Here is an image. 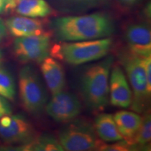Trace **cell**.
Listing matches in <instances>:
<instances>
[{
  "label": "cell",
  "mask_w": 151,
  "mask_h": 151,
  "mask_svg": "<svg viewBox=\"0 0 151 151\" xmlns=\"http://www.w3.org/2000/svg\"><path fill=\"white\" fill-rule=\"evenodd\" d=\"M7 28L2 20L0 18V41L3 40L6 37Z\"/></svg>",
  "instance_id": "obj_24"
},
{
  "label": "cell",
  "mask_w": 151,
  "mask_h": 151,
  "mask_svg": "<svg viewBox=\"0 0 151 151\" xmlns=\"http://www.w3.org/2000/svg\"><path fill=\"white\" fill-rule=\"evenodd\" d=\"M151 139V118L150 114L147 111L142 117V122L133 139V144L138 148H148Z\"/></svg>",
  "instance_id": "obj_18"
},
{
  "label": "cell",
  "mask_w": 151,
  "mask_h": 151,
  "mask_svg": "<svg viewBox=\"0 0 151 151\" xmlns=\"http://www.w3.org/2000/svg\"><path fill=\"white\" fill-rule=\"evenodd\" d=\"M113 117L118 131L124 140L134 145L133 139L142 122V117L139 113L128 111H118Z\"/></svg>",
  "instance_id": "obj_14"
},
{
  "label": "cell",
  "mask_w": 151,
  "mask_h": 151,
  "mask_svg": "<svg viewBox=\"0 0 151 151\" xmlns=\"http://www.w3.org/2000/svg\"><path fill=\"white\" fill-rule=\"evenodd\" d=\"M141 0H118L120 4L126 7H131L137 4Z\"/></svg>",
  "instance_id": "obj_25"
},
{
  "label": "cell",
  "mask_w": 151,
  "mask_h": 151,
  "mask_svg": "<svg viewBox=\"0 0 151 151\" xmlns=\"http://www.w3.org/2000/svg\"><path fill=\"white\" fill-rule=\"evenodd\" d=\"M16 11L29 18H45L52 14V9L45 0H18Z\"/></svg>",
  "instance_id": "obj_16"
},
{
  "label": "cell",
  "mask_w": 151,
  "mask_h": 151,
  "mask_svg": "<svg viewBox=\"0 0 151 151\" xmlns=\"http://www.w3.org/2000/svg\"><path fill=\"white\" fill-rule=\"evenodd\" d=\"M37 132L30 122L22 115H10L6 126L0 125V138L9 145L17 146L27 144L37 137Z\"/></svg>",
  "instance_id": "obj_9"
},
{
  "label": "cell",
  "mask_w": 151,
  "mask_h": 151,
  "mask_svg": "<svg viewBox=\"0 0 151 151\" xmlns=\"http://www.w3.org/2000/svg\"><path fill=\"white\" fill-rule=\"evenodd\" d=\"M51 40L48 33L27 37H17L13 50L16 58L23 63H41L50 55Z\"/></svg>",
  "instance_id": "obj_7"
},
{
  "label": "cell",
  "mask_w": 151,
  "mask_h": 151,
  "mask_svg": "<svg viewBox=\"0 0 151 151\" xmlns=\"http://www.w3.org/2000/svg\"><path fill=\"white\" fill-rule=\"evenodd\" d=\"M66 4L69 5H72L74 6H94L104 1V0H62Z\"/></svg>",
  "instance_id": "obj_21"
},
{
  "label": "cell",
  "mask_w": 151,
  "mask_h": 151,
  "mask_svg": "<svg viewBox=\"0 0 151 151\" xmlns=\"http://www.w3.org/2000/svg\"><path fill=\"white\" fill-rule=\"evenodd\" d=\"M50 27L56 40L61 42L102 39L115 32L112 18L102 13L57 18Z\"/></svg>",
  "instance_id": "obj_1"
},
{
  "label": "cell",
  "mask_w": 151,
  "mask_h": 151,
  "mask_svg": "<svg viewBox=\"0 0 151 151\" xmlns=\"http://www.w3.org/2000/svg\"><path fill=\"white\" fill-rule=\"evenodd\" d=\"M18 150L32 151H63L65 150L58 139L49 134L37 136L35 139L27 144L14 147Z\"/></svg>",
  "instance_id": "obj_17"
},
{
  "label": "cell",
  "mask_w": 151,
  "mask_h": 151,
  "mask_svg": "<svg viewBox=\"0 0 151 151\" xmlns=\"http://www.w3.org/2000/svg\"><path fill=\"white\" fill-rule=\"evenodd\" d=\"M109 78V100L113 106L126 109L131 106L132 92L120 66L113 65Z\"/></svg>",
  "instance_id": "obj_10"
},
{
  "label": "cell",
  "mask_w": 151,
  "mask_h": 151,
  "mask_svg": "<svg viewBox=\"0 0 151 151\" xmlns=\"http://www.w3.org/2000/svg\"><path fill=\"white\" fill-rule=\"evenodd\" d=\"M16 83L11 73L4 68L0 67V95L9 100L16 97Z\"/></svg>",
  "instance_id": "obj_19"
},
{
  "label": "cell",
  "mask_w": 151,
  "mask_h": 151,
  "mask_svg": "<svg viewBox=\"0 0 151 151\" xmlns=\"http://www.w3.org/2000/svg\"><path fill=\"white\" fill-rule=\"evenodd\" d=\"M41 63V72L50 93L54 95L62 92L66 84L65 73L62 65L49 56Z\"/></svg>",
  "instance_id": "obj_12"
},
{
  "label": "cell",
  "mask_w": 151,
  "mask_h": 151,
  "mask_svg": "<svg viewBox=\"0 0 151 151\" xmlns=\"http://www.w3.org/2000/svg\"><path fill=\"white\" fill-rule=\"evenodd\" d=\"M58 141L67 151H86L97 149L100 141L90 122L73 119L60 130Z\"/></svg>",
  "instance_id": "obj_6"
},
{
  "label": "cell",
  "mask_w": 151,
  "mask_h": 151,
  "mask_svg": "<svg viewBox=\"0 0 151 151\" xmlns=\"http://www.w3.org/2000/svg\"><path fill=\"white\" fill-rule=\"evenodd\" d=\"M1 56H2V54H1V52L0 51V58H1Z\"/></svg>",
  "instance_id": "obj_26"
},
{
  "label": "cell",
  "mask_w": 151,
  "mask_h": 151,
  "mask_svg": "<svg viewBox=\"0 0 151 151\" xmlns=\"http://www.w3.org/2000/svg\"><path fill=\"white\" fill-rule=\"evenodd\" d=\"M143 58L129 49L119 54V60L132 86V101L130 106L137 113H142L147 109L151 92L147 82Z\"/></svg>",
  "instance_id": "obj_3"
},
{
  "label": "cell",
  "mask_w": 151,
  "mask_h": 151,
  "mask_svg": "<svg viewBox=\"0 0 151 151\" xmlns=\"http://www.w3.org/2000/svg\"><path fill=\"white\" fill-rule=\"evenodd\" d=\"M94 127L97 137L105 142H116L123 139L111 114L99 115L94 120Z\"/></svg>",
  "instance_id": "obj_15"
},
{
  "label": "cell",
  "mask_w": 151,
  "mask_h": 151,
  "mask_svg": "<svg viewBox=\"0 0 151 151\" xmlns=\"http://www.w3.org/2000/svg\"><path fill=\"white\" fill-rule=\"evenodd\" d=\"M80 100L73 93L63 91L52 95L46 104L45 110L50 118L58 122H68L76 119L81 111Z\"/></svg>",
  "instance_id": "obj_8"
},
{
  "label": "cell",
  "mask_w": 151,
  "mask_h": 151,
  "mask_svg": "<svg viewBox=\"0 0 151 151\" xmlns=\"http://www.w3.org/2000/svg\"><path fill=\"white\" fill-rule=\"evenodd\" d=\"M19 95L22 105L33 116L40 114L45 109L48 94L37 71L31 66H24L18 75Z\"/></svg>",
  "instance_id": "obj_5"
},
{
  "label": "cell",
  "mask_w": 151,
  "mask_h": 151,
  "mask_svg": "<svg viewBox=\"0 0 151 151\" xmlns=\"http://www.w3.org/2000/svg\"><path fill=\"white\" fill-rule=\"evenodd\" d=\"M114 62L111 55L89 65L82 73L80 90L87 106L92 111H102L109 102V78Z\"/></svg>",
  "instance_id": "obj_2"
},
{
  "label": "cell",
  "mask_w": 151,
  "mask_h": 151,
  "mask_svg": "<svg viewBox=\"0 0 151 151\" xmlns=\"http://www.w3.org/2000/svg\"><path fill=\"white\" fill-rule=\"evenodd\" d=\"M18 0H0V14L16 9Z\"/></svg>",
  "instance_id": "obj_22"
},
{
  "label": "cell",
  "mask_w": 151,
  "mask_h": 151,
  "mask_svg": "<svg viewBox=\"0 0 151 151\" xmlns=\"http://www.w3.org/2000/svg\"><path fill=\"white\" fill-rule=\"evenodd\" d=\"M129 50L142 58L151 56V34L148 25L134 23L128 26L124 33Z\"/></svg>",
  "instance_id": "obj_11"
},
{
  "label": "cell",
  "mask_w": 151,
  "mask_h": 151,
  "mask_svg": "<svg viewBox=\"0 0 151 151\" xmlns=\"http://www.w3.org/2000/svg\"><path fill=\"white\" fill-rule=\"evenodd\" d=\"M12 109L7 99L0 95V118L4 116L11 115Z\"/></svg>",
  "instance_id": "obj_23"
},
{
  "label": "cell",
  "mask_w": 151,
  "mask_h": 151,
  "mask_svg": "<svg viewBox=\"0 0 151 151\" xmlns=\"http://www.w3.org/2000/svg\"><path fill=\"white\" fill-rule=\"evenodd\" d=\"M1 60H0V65H1Z\"/></svg>",
  "instance_id": "obj_27"
},
{
  "label": "cell",
  "mask_w": 151,
  "mask_h": 151,
  "mask_svg": "<svg viewBox=\"0 0 151 151\" xmlns=\"http://www.w3.org/2000/svg\"><path fill=\"white\" fill-rule=\"evenodd\" d=\"M111 38L94 40L63 42L55 48L54 53L60 59L71 65L99 60L105 58L112 46Z\"/></svg>",
  "instance_id": "obj_4"
},
{
  "label": "cell",
  "mask_w": 151,
  "mask_h": 151,
  "mask_svg": "<svg viewBox=\"0 0 151 151\" xmlns=\"http://www.w3.org/2000/svg\"><path fill=\"white\" fill-rule=\"evenodd\" d=\"M5 24L11 35L16 38L46 33L42 20L29 17H11L7 19Z\"/></svg>",
  "instance_id": "obj_13"
},
{
  "label": "cell",
  "mask_w": 151,
  "mask_h": 151,
  "mask_svg": "<svg viewBox=\"0 0 151 151\" xmlns=\"http://www.w3.org/2000/svg\"><path fill=\"white\" fill-rule=\"evenodd\" d=\"M137 147L134 145L129 144L124 139L117 141V143H113L112 144L100 142L97 150H109V151H126L137 150Z\"/></svg>",
  "instance_id": "obj_20"
}]
</instances>
